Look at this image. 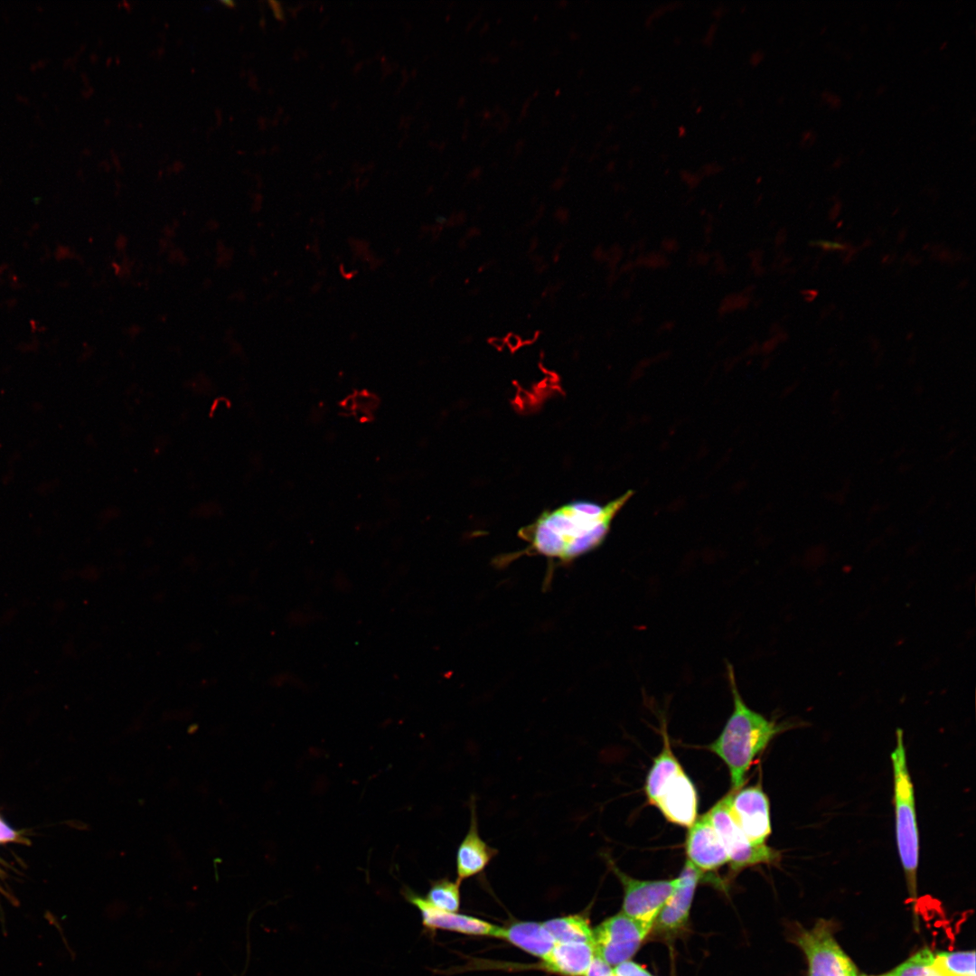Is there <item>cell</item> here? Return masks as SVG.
<instances>
[{
  "mask_svg": "<svg viewBox=\"0 0 976 976\" xmlns=\"http://www.w3.org/2000/svg\"><path fill=\"white\" fill-rule=\"evenodd\" d=\"M633 494V491H627L605 505L575 501L544 511L521 530V537L536 554L559 562L572 561L603 543L614 518Z\"/></svg>",
  "mask_w": 976,
  "mask_h": 976,
  "instance_id": "1",
  "label": "cell"
},
{
  "mask_svg": "<svg viewBox=\"0 0 976 976\" xmlns=\"http://www.w3.org/2000/svg\"><path fill=\"white\" fill-rule=\"evenodd\" d=\"M733 698V710L718 737L708 746L727 765L731 791L743 787L755 759L763 752L782 727L749 708L737 688L735 671L727 664Z\"/></svg>",
  "mask_w": 976,
  "mask_h": 976,
  "instance_id": "2",
  "label": "cell"
},
{
  "mask_svg": "<svg viewBox=\"0 0 976 976\" xmlns=\"http://www.w3.org/2000/svg\"><path fill=\"white\" fill-rule=\"evenodd\" d=\"M663 746L646 775L644 793L670 822L689 828L698 818V793L673 754L662 729Z\"/></svg>",
  "mask_w": 976,
  "mask_h": 976,
  "instance_id": "3",
  "label": "cell"
},
{
  "mask_svg": "<svg viewBox=\"0 0 976 976\" xmlns=\"http://www.w3.org/2000/svg\"><path fill=\"white\" fill-rule=\"evenodd\" d=\"M894 778L896 835L900 861L911 899L916 900V875L919 863V832L916 821L913 783L909 774L903 731L896 730V744L891 753Z\"/></svg>",
  "mask_w": 976,
  "mask_h": 976,
  "instance_id": "4",
  "label": "cell"
},
{
  "mask_svg": "<svg viewBox=\"0 0 976 976\" xmlns=\"http://www.w3.org/2000/svg\"><path fill=\"white\" fill-rule=\"evenodd\" d=\"M728 857L733 873L760 864H775L780 852L768 845L753 843L733 819L726 794L707 812Z\"/></svg>",
  "mask_w": 976,
  "mask_h": 976,
  "instance_id": "5",
  "label": "cell"
},
{
  "mask_svg": "<svg viewBox=\"0 0 976 976\" xmlns=\"http://www.w3.org/2000/svg\"><path fill=\"white\" fill-rule=\"evenodd\" d=\"M606 861L623 886L622 913L651 932L658 914L677 885V877L657 880L638 879L623 872L612 859L606 857Z\"/></svg>",
  "mask_w": 976,
  "mask_h": 976,
  "instance_id": "6",
  "label": "cell"
},
{
  "mask_svg": "<svg viewBox=\"0 0 976 976\" xmlns=\"http://www.w3.org/2000/svg\"><path fill=\"white\" fill-rule=\"evenodd\" d=\"M830 921L821 919L810 930L802 929L795 943L804 952L809 976H857L854 964L835 941Z\"/></svg>",
  "mask_w": 976,
  "mask_h": 976,
  "instance_id": "7",
  "label": "cell"
},
{
  "mask_svg": "<svg viewBox=\"0 0 976 976\" xmlns=\"http://www.w3.org/2000/svg\"><path fill=\"white\" fill-rule=\"evenodd\" d=\"M649 934L643 925L621 912L593 930L596 955L615 966L630 960Z\"/></svg>",
  "mask_w": 976,
  "mask_h": 976,
  "instance_id": "8",
  "label": "cell"
},
{
  "mask_svg": "<svg viewBox=\"0 0 976 976\" xmlns=\"http://www.w3.org/2000/svg\"><path fill=\"white\" fill-rule=\"evenodd\" d=\"M729 812L746 837L755 844L765 845L772 832L770 802L761 783L730 791Z\"/></svg>",
  "mask_w": 976,
  "mask_h": 976,
  "instance_id": "9",
  "label": "cell"
},
{
  "mask_svg": "<svg viewBox=\"0 0 976 976\" xmlns=\"http://www.w3.org/2000/svg\"><path fill=\"white\" fill-rule=\"evenodd\" d=\"M703 873L686 859L677 885L658 914L651 932L671 938L687 925L695 891Z\"/></svg>",
  "mask_w": 976,
  "mask_h": 976,
  "instance_id": "10",
  "label": "cell"
},
{
  "mask_svg": "<svg viewBox=\"0 0 976 976\" xmlns=\"http://www.w3.org/2000/svg\"><path fill=\"white\" fill-rule=\"evenodd\" d=\"M685 850L687 860L703 874L716 871L728 863L727 850L708 812L698 817L689 827Z\"/></svg>",
  "mask_w": 976,
  "mask_h": 976,
  "instance_id": "11",
  "label": "cell"
},
{
  "mask_svg": "<svg viewBox=\"0 0 976 976\" xmlns=\"http://www.w3.org/2000/svg\"><path fill=\"white\" fill-rule=\"evenodd\" d=\"M406 896L421 912L422 921L426 927L431 929H444L472 935L493 936L500 938L502 927H498L478 918L446 912L431 906L427 900L411 891Z\"/></svg>",
  "mask_w": 976,
  "mask_h": 976,
  "instance_id": "12",
  "label": "cell"
},
{
  "mask_svg": "<svg viewBox=\"0 0 976 976\" xmlns=\"http://www.w3.org/2000/svg\"><path fill=\"white\" fill-rule=\"evenodd\" d=\"M470 811L469 829L458 846L455 857L459 883L483 871L498 853L497 849L489 846L480 836L474 798L471 800Z\"/></svg>",
  "mask_w": 976,
  "mask_h": 976,
  "instance_id": "13",
  "label": "cell"
},
{
  "mask_svg": "<svg viewBox=\"0 0 976 976\" xmlns=\"http://www.w3.org/2000/svg\"><path fill=\"white\" fill-rule=\"evenodd\" d=\"M596 956L593 943H556L543 965L564 976H585Z\"/></svg>",
  "mask_w": 976,
  "mask_h": 976,
  "instance_id": "14",
  "label": "cell"
},
{
  "mask_svg": "<svg viewBox=\"0 0 976 976\" xmlns=\"http://www.w3.org/2000/svg\"><path fill=\"white\" fill-rule=\"evenodd\" d=\"M500 938L534 956L543 959L556 944L555 939L537 922H519L502 928Z\"/></svg>",
  "mask_w": 976,
  "mask_h": 976,
  "instance_id": "15",
  "label": "cell"
},
{
  "mask_svg": "<svg viewBox=\"0 0 976 976\" xmlns=\"http://www.w3.org/2000/svg\"><path fill=\"white\" fill-rule=\"evenodd\" d=\"M542 924L557 943H593V929L580 915L554 918Z\"/></svg>",
  "mask_w": 976,
  "mask_h": 976,
  "instance_id": "16",
  "label": "cell"
},
{
  "mask_svg": "<svg viewBox=\"0 0 976 976\" xmlns=\"http://www.w3.org/2000/svg\"><path fill=\"white\" fill-rule=\"evenodd\" d=\"M934 962L943 976H976L974 951L941 953Z\"/></svg>",
  "mask_w": 976,
  "mask_h": 976,
  "instance_id": "17",
  "label": "cell"
},
{
  "mask_svg": "<svg viewBox=\"0 0 976 976\" xmlns=\"http://www.w3.org/2000/svg\"><path fill=\"white\" fill-rule=\"evenodd\" d=\"M460 884L447 878L434 881L425 899L437 909L456 913L460 906Z\"/></svg>",
  "mask_w": 976,
  "mask_h": 976,
  "instance_id": "18",
  "label": "cell"
},
{
  "mask_svg": "<svg viewBox=\"0 0 976 976\" xmlns=\"http://www.w3.org/2000/svg\"><path fill=\"white\" fill-rule=\"evenodd\" d=\"M934 955L929 949H922L902 963L887 976H943L934 965Z\"/></svg>",
  "mask_w": 976,
  "mask_h": 976,
  "instance_id": "19",
  "label": "cell"
},
{
  "mask_svg": "<svg viewBox=\"0 0 976 976\" xmlns=\"http://www.w3.org/2000/svg\"><path fill=\"white\" fill-rule=\"evenodd\" d=\"M352 399L354 407L352 414L361 421L371 419L379 406L378 398L367 392L355 394Z\"/></svg>",
  "mask_w": 976,
  "mask_h": 976,
  "instance_id": "20",
  "label": "cell"
},
{
  "mask_svg": "<svg viewBox=\"0 0 976 976\" xmlns=\"http://www.w3.org/2000/svg\"><path fill=\"white\" fill-rule=\"evenodd\" d=\"M615 976H652L643 965L631 960L614 966Z\"/></svg>",
  "mask_w": 976,
  "mask_h": 976,
  "instance_id": "21",
  "label": "cell"
},
{
  "mask_svg": "<svg viewBox=\"0 0 976 976\" xmlns=\"http://www.w3.org/2000/svg\"><path fill=\"white\" fill-rule=\"evenodd\" d=\"M585 976H615L612 966L595 956Z\"/></svg>",
  "mask_w": 976,
  "mask_h": 976,
  "instance_id": "22",
  "label": "cell"
},
{
  "mask_svg": "<svg viewBox=\"0 0 976 976\" xmlns=\"http://www.w3.org/2000/svg\"><path fill=\"white\" fill-rule=\"evenodd\" d=\"M5 842H23V839L0 818V843Z\"/></svg>",
  "mask_w": 976,
  "mask_h": 976,
  "instance_id": "23",
  "label": "cell"
},
{
  "mask_svg": "<svg viewBox=\"0 0 976 976\" xmlns=\"http://www.w3.org/2000/svg\"><path fill=\"white\" fill-rule=\"evenodd\" d=\"M505 344L511 350L521 347L522 339L516 333H511L505 338Z\"/></svg>",
  "mask_w": 976,
  "mask_h": 976,
  "instance_id": "24",
  "label": "cell"
},
{
  "mask_svg": "<svg viewBox=\"0 0 976 976\" xmlns=\"http://www.w3.org/2000/svg\"><path fill=\"white\" fill-rule=\"evenodd\" d=\"M815 243L817 245L824 248V249H841L845 248L843 245H840V243L828 242V241H824V240H819V241H816Z\"/></svg>",
  "mask_w": 976,
  "mask_h": 976,
  "instance_id": "25",
  "label": "cell"
},
{
  "mask_svg": "<svg viewBox=\"0 0 976 976\" xmlns=\"http://www.w3.org/2000/svg\"><path fill=\"white\" fill-rule=\"evenodd\" d=\"M490 343L493 347L497 349H502L506 345L505 340L501 337H493L491 339Z\"/></svg>",
  "mask_w": 976,
  "mask_h": 976,
  "instance_id": "26",
  "label": "cell"
}]
</instances>
